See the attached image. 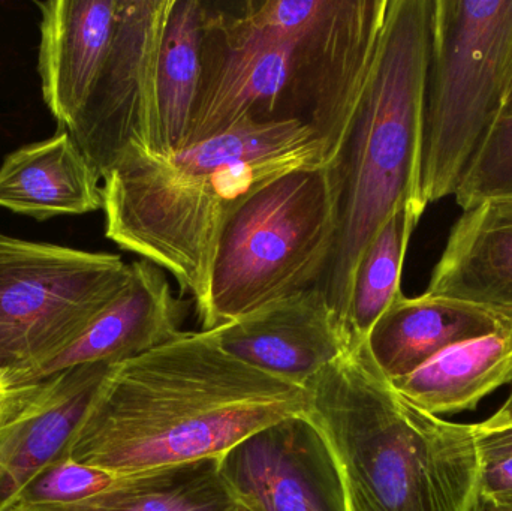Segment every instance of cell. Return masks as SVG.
<instances>
[{
    "label": "cell",
    "instance_id": "cell-25",
    "mask_svg": "<svg viewBox=\"0 0 512 511\" xmlns=\"http://www.w3.org/2000/svg\"><path fill=\"white\" fill-rule=\"evenodd\" d=\"M481 511H512V456L481 458Z\"/></svg>",
    "mask_w": 512,
    "mask_h": 511
},
{
    "label": "cell",
    "instance_id": "cell-4",
    "mask_svg": "<svg viewBox=\"0 0 512 511\" xmlns=\"http://www.w3.org/2000/svg\"><path fill=\"white\" fill-rule=\"evenodd\" d=\"M304 389L348 511H481L474 425L412 404L376 368L366 341L352 339Z\"/></svg>",
    "mask_w": 512,
    "mask_h": 511
},
{
    "label": "cell",
    "instance_id": "cell-29",
    "mask_svg": "<svg viewBox=\"0 0 512 511\" xmlns=\"http://www.w3.org/2000/svg\"><path fill=\"white\" fill-rule=\"evenodd\" d=\"M245 511H248V510H245Z\"/></svg>",
    "mask_w": 512,
    "mask_h": 511
},
{
    "label": "cell",
    "instance_id": "cell-14",
    "mask_svg": "<svg viewBox=\"0 0 512 511\" xmlns=\"http://www.w3.org/2000/svg\"><path fill=\"white\" fill-rule=\"evenodd\" d=\"M426 293L468 303L512 326V201L463 210Z\"/></svg>",
    "mask_w": 512,
    "mask_h": 511
},
{
    "label": "cell",
    "instance_id": "cell-23",
    "mask_svg": "<svg viewBox=\"0 0 512 511\" xmlns=\"http://www.w3.org/2000/svg\"><path fill=\"white\" fill-rule=\"evenodd\" d=\"M65 378L66 371L41 383L9 390L0 404V494L27 431L36 417L50 407Z\"/></svg>",
    "mask_w": 512,
    "mask_h": 511
},
{
    "label": "cell",
    "instance_id": "cell-3",
    "mask_svg": "<svg viewBox=\"0 0 512 511\" xmlns=\"http://www.w3.org/2000/svg\"><path fill=\"white\" fill-rule=\"evenodd\" d=\"M324 164L327 150L312 129L251 119L168 155L131 153L102 179L105 236L173 276L203 326L228 219L271 180Z\"/></svg>",
    "mask_w": 512,
    "mask_h": 511
},
{
    "label": "cell",
    "instance_id": "cell-2",
    "mask_svg": "<svg viewBox=\"0 0 512 511\" xmlns=\"http://www.w3.org/2000/svg\"><path fill=\"white\" fill-rule=\"evenodd\" d=\"M307 392L219 347L210 330L110 365L60 458L131 476L221 458L255 432L306 416Z\"/></svg>",
    "mask_w": 512,
    "mask_h": 511
},
{
    "label": "cell",
    "instance_id": "cell-7",
    "mask_svg": "<svg viewBox=\"0 0 512 511\" xmlns=\"http://www.w3.org/2000/svg\"><path fill=\"white\" fill-rule=\"evenodd\" d=\"M512 72V0H433L420 191L456 194L504 105Z\"/></svg>",
    "mask_w": 512,
    "mask_h": 511
},
{
    "label": "cell",
    "instance_id": "cell-19",
    "mask_svg": "<svg viewBox=\"0 0 512 511\" xmlns=\"http://www.w3.org/2000/svg\"><path fill=\"white\" fill-rule=\"evenodd\" d=\"M209 8L200 0H174L159 54L158 95L168 152L185 149L203 80Z\"/></svg>",
    "mask_w": 512,
    "mask_h": 511
},
{
    "label": "cell",
    "instance_id": "cell-6",
    "mask_svg": "<svg viewBox=\"0 0 512 511\" xmlns=\"http://www.w3.org/2000/svg\"><path fill=\"white\" fill-rule=\"evenodd\" d=\"M337 231L330 164L289 171L252 194L219 237L201 330L315 287Z\"/></svg>",
    "mask_w": 512,
    "mask_h": 511
},
{
    "label": "cell",
    "instance_id": "cell-12",
    "mask_svg": "<svg viewBox=\"0 0 512 511\" xmlns=\"http://www.w3.org/2000/svg\"><path fill=\"white\" fill-rule=\"evenodd\" d=\"M183 317L185 305L173 296L164 270L135 261L125 290L71 347L42 366L29 386L69 369L114 365L153 350L183 332Z\"/></svg>",
    "mask_w": 512,
    "mask_h": 511
},
{
    "label": "cell",
    "instance_id": "cell-22",
    "mask_svg": "<svg viewBox=\"0 0 512 511\" xmlns=\"http://www.w3.org/2000/svg\"><path fill=\"white\" fill-rule=\"evenodd\" d=\"M454 197L463 210L489 201H512V110L496 117Z\"/></svg>",
    "mask_w": 512,
    "mask_h": 511
},
{
    "label": "cell",
    "instance_id": "cell-15",
    "mask_svg": "<svg viewBox=\"0 0 512 511\" xmlns=\"http://www.w3.org/2000/svg\"><path fill=\"white\" fill-rule=\"evenodd\" d=\"M508 327L512 326L468 303L427 293L402 294L376 321L366 347L376 368L393 383L453 345Z\"/></svg>",
    "mask_w": 512,
    "mask_h": 511
},
{
    "label": "cell",
    "instance_id": "cell-24",
    "mask_svg": "<svg viewBox=\"0 0 512 511\" xmlns=\"http://www.w3.org/2000/svg\"><path fill=\"white\" fill-rule=\"evenodd\" d=\"M119 477L77 464L65 458H57L26 492L20 500L39 503H75L84 498L104 492L116 483ZM17 501V503H18ZM15 503V504H17Z\"/></svg>",
    "mask_w": 512,
    "mask_h": 511
},
{
    "label": "cell",
    "instance_id": "cell-28",
    "mask_svg": "<svg viewBox=\"0 0 512 511\" xmlns=\"http://www.w3.org/2000/svg\"><path fill=\"white\" fill-rule=\"evenodd\" d=\"M512 110V72L510 83H508L507 93H505L504 105H502L501 111H510Z\"/></svg>",
    "mask_w": 512,
    "mask_h": 511
},
{
    "label": "cell",
    "instance_id": "cell-8",
    "mask_svg": "<svg viewBox=\"0 0 512 511\" xmlns=\"http://www.w3.org/2000/svg\"><path fill=\"white\" fill-rule=\"evenodd\" d=\"M131 278L120 255L0 234V380L29 386L71 347Z\"/></svg>",
    "mask_w": 512,
    "mask_h": 511
},
{
    "label": "cell",
    "instance_id": "cell-11",
    "mask_svg": "<svg viewBox=\"0 0 512 511\" xmlns=\"http://www.w3.org/2000/svg\"><path fill=\"white\" fill-rule=\"evenodd\" d=\"M240 362L303 387L352 342L324 291L312 287L210 330Z\"/></svg>",
    "mask_w": 512,
    "mask_h": 511
},
{
    "label": "cell",
    "instance_id": "cell-9",
    "mask_svg": "<svg viewBox=\"0 0 512 511\" xmlns=\"http://www.w3.org/2000/svg\"><path fill=\"white\" fill-rule=\"evenodd\" d=\"M173 2L120 0L110 54L68 129L101 179L131 153H170L159 113L158 68Z\"/></svg>",
    "mask_w": 512,
    "mask_h": 511
},
{
    "label": "cell",
    "instance_id": "cell-17",
    "mask_svg": "<svg viewBox=\"0 0 512 511\" xmlns=\"http://www.w3.org/2000/svg\"><path fill=\"white\" fill-rule=\"evenodd\" d=\"M6 511H245L222 477L219 458L119 477L75 503L18 501Z\"/></svg>",
    "mask_w": 512,
    "mask_h": 511
},
{
    "label": "cell",
    "instance_id": "cell-26",
    "mask_svg": "<svg viewBox=\"0 0 512 511\" xmlns=\"http://www.w3.org/2000/svg\"><path fill=\"white\" fill-rule=\"evenodd\" d=\"M481 458L492 456H512V425L501 428H486L477 423L474 425Z\"/></svg>",
    "mask_w": 512,
    "mask_h": 511
},
{
    "label": "cell",
    "instance_id": "cell-13",
    "mask_svg": "<svg viewBox=\"0 0 512 511\" xmlns=\"http://www.w3.org/2000/svg\"><path fill=\"white\" fill-rule=\"evenodd\" d=\"M35 3L41 11L42 95L60 129L68 131L110 54L120 0Z\"/></svg>",
    "mask_w": 512,
    "mask_h": 511
},
{
    "label": "cell",
    "instance_id": "cell-20",
    "mask_svg": "<svg viewBox=\"0 0 512 511\" xmlns=\"http://www.w3.org/2000/svg\"><path fill=\"white\" fill-rule=\"evenodd\" d=\"M110 365L69 369L50 407L36 417L15 455L0 494V511L14 506L29 486L59 458Z\"/></svg>",
    "mask_w": 512,
    "mask_h": 511
},
{
    "label": "cell",
    "instance_id": "cell-18",
    "mask_svg": "<svg viewBox=\"0 0 512 511\" xmlns=\"http://www.w3.org/2000/svg\"><path fill=\"white\" fill-rule=\"evenodd\" d=\"M512 381V327L460 342L393 386L421 410L441 416L475 410Z\"/></svg>",
    "mask_w": 512,
    "mask_h": 511
},
{
    "label": "cell",
    "instance_id": "cell-27",
    "mask_svg": "<svg viewBox=\"0 0 512 511\" xmlns=\"http://www.w3.org/2000/svg\"><path fill=\"white\" fill-rule=\"evenodd\" d=\"M481 425L486 426V428H501V426L512 425V392L508 396L507 401H505V404L490 419L481 423Z\"/></svg>",
    "mask_w": 512,
    "mask_h": 511
},
{
    "label": "cell",
    "instance_id": "cell-16",
    "mask_svg": "<svg viewBox=\"0 0 512 511\" xmlns=\"http://www.w3.org/2000/svg\"><path fill=\"white\" fill-rule=\"evenodd\" d=\"M99 174L68 131L9 153L0 167V207L38 221L104 206Z\"/></svg>",
    "mask_w": 512,
    "mask_h": 511
},
{
    "label": "cell",
    "instance_id": "cell-5",
    "mask_svg": "<svg viewBox=\"0 0 512 511\" xmlns=\"http://www.w3.org/2000/svg\"><path fill=\"white\" fill-rule=\"evenodd\" d=\"M433 0H390L372 74L333 162L337 231L318 284L348 329L352 278L367 246L420 191ZM349 332V330H348Z\"/></svg>",
    "mask_w": 512,
    "mask_h": 511
},
{
    "label": "cell",
    "instance_id": "cell-21",
    "mask_svg": "<svg viewBox=\"0 0 512 511\" xmlns=\"http://www.w3.org/2000/svg\"><path fill=\"white\" fill-rule=\"evenodd\" d=\"M424 209L406 204L391 215L358 260L349 294L348 330L366 341L385 311L402 296V270Z\"/></svg>",
    "mask_w": 512,
    "mask_h": 511
},
{
    "label": "cell",
    "instance_id": "cell-10",
    "mask_svg": "<svg viewBox=\"0 0 512 511\" xmlns=\"http://www.w3.org/2000/svg\"><path fill=\"white\" fill-rule=\"evenodd\" d=\"M222 477L248 511H348L342 479L306 416L255 432L219 458Z\"/></svg>",
    "mask_w": 512,
    "mask_h": 511
},
{
    "label": "cell",
    "instance_id": "cell-1",
    "mask_svg": "<svg viewBox=\"0 0 512 511\" xmlns=\"http://www.w3.org/2000/svg\"><path fill=\"white\" fill-rule=\"evenodd\" d=\"M390 0H265L210 12L186 147L251 119L312 129L333 164L372 74Z\"/></svg>",
    "mask_w": 512,
    "mask_h": 511
}]
</instances>
